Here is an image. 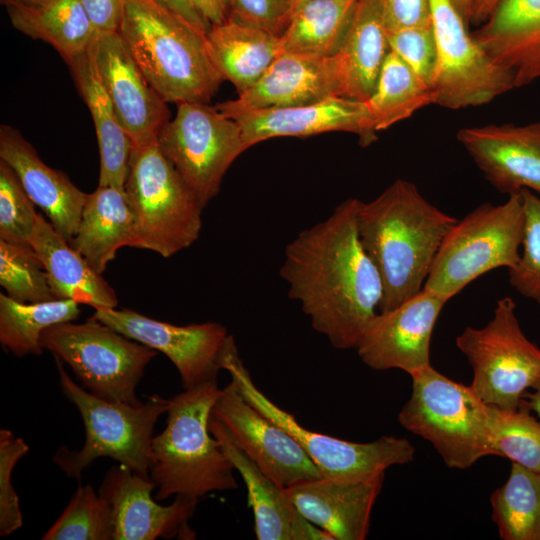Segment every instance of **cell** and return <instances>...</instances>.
Returning a JSON list of instances; mask_svg holds the SVG:
<instances>
[{
  "label": "cell",
  "mask_w": 540,
  "mask_h": 540,
  "mask_svg": "<svg viewBox=\"0 0 540 540\" xmlns=\"http://www.w3.org/2000/svg\"><path fill=\"white\" fill-rule=\"evenodd\" d=\"M357 198L341 202L324 220L300 231L286 246L280 276L312 328L336 349H355L379 312L380 273L358 233Z\"/></svg>",
  "instance_id": "cell-1"
},
{
  "label": "cell",
  "mask_w": 540,
  "mask_h": 540,
  "mask_svg": "<svg viewBox=\"0 0 540 540\" xmlns=\"http://www.w3.org/2000/svg\"><path fill=\"white\" fill-rule=\"evenodd\" d=\"M457 220L404 179L395 180L375 199L360 201L359 238L383 282L379 311L391 310L422 290L436 254Z\"/></svg>",
  "instance_id": "cell-2"
},
{
  "label": "cell",
  "mask_w": 540,
  "mask_h": 540,
  "mask_svg": "<svg viewBox=\"0 0 540 540\" xmlns=\"http://www.w3.org/2000/svg\"><path fill=\"white\" fill-rule=\"evenodd\" d=\"M118 33L166 103H208L224 81L205 35L156 0H126Z\"/></svg>",
  "instance_id": "cell-3"
},
{
  "label": "cell",
  "mask_w": 540,
  "mask_h": 540,
  "mask_svg": "<svg viewBox=\"0 0 540 540\" xmlns=\"http://www.w3.org/2000/svg\"><path fill=\"white\" fill-rule=\"evenodd\" d=\"M217 380L184 389L169 399L165 429L152 438L149 476L157 500L200 499L238 489L234 467L209 431Z\"/></svg>",
  "instance_id": "cell-4"
},
{
  "label": "cell",
  "mask_w": 540,
  "mask_h": 540,
  "mask_svg": "<svg viewBox=\"0 0 540 540\" xmlns=\"http://www.w3.org/2000/svg\"><path fill=\"white\" fill-rule=\"evenodd\" d=\"M54 359L62 393L77 407L85 428V442L80 450L59 447L53 457L57 466L66 476L79 481L93 461L110 457L150 478L153 429L159 417L167 412L169 399L154 394L139 405L102 399L76 384L63 362Z\"/></svg>",
  "instance_id": "cell-5"
},
{
  "label": "cell",
  "mask_w": 540,
  "mask_h": 540,
  "mask_svg": "<svg viewBox=\"0 0 540 540\" xmlns=\"http://www.w3.org/2000/svg\"><path fill=\"white\" fill-rule=\"evenodd\" d=\"M124 190L135 217L137 248L168 258L199 238L204 207L157 139L132 145Z\"/></svg>",
  "instance_id": "cell-6"
},
{
  "label": "cell",
  "mask_w": 540,
  "mask_h": 540,
  "mask_svg": "<svg viewBox=\"0 0 540 540\" xmlns=\"http://www.w3.org/2000/svg\"><path fill=\"white\" fill-rule=\"evenodd\" d=\"M412 393L398 414L402 427L433 445L444 463L466 469L496 456L488 429V404L472 389L431 365L410 375Z\"/></svg>",
  "instance_id": "cell-7"
},
{
  "label": "cell",
  "mask_w": 540,
  "mask_h": 540,
  "mask_svg": "<svg viewBox=\"0 0 540 540\" xmlns=\"http://www.w3.org/2000/svg\"><path fill=\"white\" fill-rule=\"evenodd\" d=\"M219 365L228 371L231 381L249 403L302 447L322 478L359 481L414 459L415 448L406 438L382 436L370 442H353L305 428L256 386L231 334L222 349Z\"/></svg>",
  "instance_id": "cell-8"
},
{
  "label": "cell",
  "mask_w": 540,
  "mask_h": 540,
  "mask_svg": "<svg viewBox=\"0 0 540 540\" xmlns=\"http://www.w3.org/2000/svg\"><path fill=\"white\" fill-rule=\"evenodd\" d=\"M524 225L520 192L499 205H479L457 220L445 236L424 288L450 300L483 274L514 267L521 254Z\"/></svg>",
  "instance_id": "cell-9"
},
{
  "label": "cell",
  "mask_w": 540,
  "mask_h": 540,
  "mask_svg": "<svg viewBox=\"0 0 540 540\" xmlns=\"http://www.w3.org/2000/svg\"><path fill=\"white\" fill-rule=\"evenodd\" d=\"M40 343L66 363L81 386L112 402L139 405L136 387L156 350L90 317L46 328Z\"/></svg>",
  "instance_id": "cell-10"
},
{
  "label": "cell",
  "mask_w": 540,
  "mask_h": 540,
  "mask_svg": "<svg viewBox=\"0 0 540 540\" xmlns=\"http://www.w3.org/2000/svg\"><path fill=\"white\" fill-rule=\"evenodd\" d=\"M455 344L473 370L470 386L488 405L518 409L540 377V348L523 333L511 297L499 299L489 322L466 327Z\"/></svg>",
  "instance_id": "cell-11"
},
{
  "label": "cell",
  "mask_w": 540,
  "mask_h": 540,
  "mask_svg": "<svg viewBox=\"0 0 540 540\" xmlns=\"http://www.w3.org/2000/svg\"><path fill=\"white\" fill-rule=\"evenodd\" d=\"M158 144L205 208L232 163L248 148L239 125L204 102H182Z\"/></svg>",
  "instance_id": "cell-12"
},
{
  "label": "cell",
  "mask_w": 540,
  "mask_h": 540,
  "mask_svg": "<svg viewBox=\"0 0 540 540\" xmlns=\"http://www.w3.org/2000/svg\"><path fill=\"white\" fill-rule=\"evenodd\" d=\"M436 65L429 85L433 104L462 109L487 104L515 88L514 75L467 31L451 0H430Z\"/></svg>",
  "instance_id": "cell-13"
},
{
  "label": "cell",
  "mask_w": 540,
  "mask_h": 540,
  "mask_svg": "<svg viewBox=\"0 0 540 540\" xmlns=\"http://www.w3.org/2000/svg\"><path fill=\"white\" fill-rule=\"evenodd\" d=\"M92 318L163 353L177 369L183 389L217 380L219 359L229 337L218 322L184 326L162 322L132 309H95Z\"/></svg>",
  "instance_id": "cell-14"
},
{
  "label": "cell",
  "mask_w": 540,
  "mask_h": 540,
  "mask_svg": "<svg viewBox=\"0 0 540 540\" xmlns=\"http://www.w3.org/2000/svg\"><path fill=\"white\" fill-rule=\"evenodd\" d=\"M448 301L423 287L399 306L379 311L359 338L358 356L380 371L400 369L411 375L430 366L433 330Z\"/></svg>",
  "instance_id": "cell-15"
},
{
  "label": "cell",
  "mask_w": 540,
  "mask_h": 540,
  "mask_svg": "<svg viewBox=\"0 0 540 540\" xmlns=\"http://www.w3.org/2000/svg\"><path fill=\"white\" fill-rule=\"evenodd\" d=\"M211 417L269 477L283 487L322 478L302 447L249 403L231 381L217 397Z\"/></svg>",
  "instance_id": "cell-16"
},
{
  "label": "cell",
  "mask_w": 540,
  "mask_h": 540,
  "mask_svg": "<svg viewBox=\"0 0 540 540\" xmlns=\"http://www.w3.org/2000/svg\"><path fill=\"white\" fill-rule=\"evenodd\" d=\"M88 53L132 145L157 139L170 121V111L139 69L120 34L98 33Z\"/></svg>",
  "instance_id": "cell-17"
},
{
  "label": "cell",
  "mask_w": 540,
  "mask_h": 540,
  "mask_svg": "<svg viewBox=\"0 0 540 540\" xmlns=\"http://www.w3.org/2000/svg\"><path fill=\"white\" fill-rule=\"evenodd\" d=\"M156 488L143 477L120 464L109 469L98 493L109 503L114 524L113 540L194 539L189 528L199 499L176 496L163 506L154 501Z\"/></svg>",
  "instance_id": "cell-18"
},
{
  "label": "cell",
  "mask_w": 540,
  "mask_h": 540,
  "mask_svg": "<svg viewBox=\"0 0 540 540\" xmlns=\"http://www.w3.org/2000/svg\"><path fill=\"white\" fill-rule=\"evenodd\" d=\"M225 116L239 125L247 148L275 137L337 131L357 135L363 146L377 139L366 102L340 96L305 105L242 110Z\"/></svg>",
  "instance_id": "cell-19"
},
{
  "label": "cell",
  "mask_w": 540,
  "mask_h": 540,
  "mask_svg": "<svg viewBox=\"0 0 540 540\" xmlns=\"http://www.w3.org/2000/svg\"><path fill=\"white\" fill-rule=\"evenodd\" d=\"M334 96L344 97L337 54L319 57L282 52L252 87L215 107L227 115L242 110L305 105Z\"/></svg>",
  "instance_id": "cell-20"
},
{
  "label": "cell",
  "mask_w": 540,
  "mask_h": 540,
  "mask_svg": "<svg viewBox=\"0 0 540 540\" xmlns=\"http://www.w3.org/2000/svg\"><path fill=\"white\" fill-rule=\"evenodd\" d=\"M457 140L499 192L528 189L540 194V120L465 127Z\"/></svg>",
  "instance_id": "cell-21"
},
{
  "label": "cell",
  "mask_w": 540,
  "mask_h": 540,
  "mask_svg": "<svg viewBox=\"0 0 540 540\" xmlns=\"http://www.w3.org/2000/svg\"><path fill=\"white\" fill-rule=\"evenodd\" d=\"M209 431L238 471L247 488L258 540H333L295 507L286 487L269 477L232 440L224 425L210 416Z\"/></svg>",
  "instance_id": "cell-22"
},
{
  "label": "cell",
  "mask_w": 540,
  "mask_h": 540,
  "mask_svg": "<svg viewBox=\"0 0 540 540\" xmlns=\"http://www.w3.org/2000/svg\"><path fill=\"white\" fill-rule=\"evenodd\" d=\"M385 473L359 481L318 478L286 487L298 511L333 540L366 539Z\"/></svg>",
  "instance_id": "cell-23"
},
{
  "label": "cell",
  "mask_w": 540,
  "mask_h": 540,
  "mask_svg": "<svg viewBox=\"0 0 540 540\" xmlns=\"http://www.w3.org/2000/svg\"><path fill=\"white\" fill-rule=\"evenodd\" d=\"M0 160L13 169L29 198L42 209L53 227L70 241L79 226L88 194L64 172L42 161L30 142L6 124L0 126Z\"/></svg>",
  "instance_id": "cell-24"
},
{
  "label": "cell",
  "mask_w": 540,
  "mask_h": 540,
  "mask_svg": "<svg viewBox=\"0 0 540 540\" xmlns=\"http://www.w3.org/2000/svg\"><path fill=\"white\" fill-rule=\"evenodd\" d=\"M471 35L514 75L515 88L540 79V0H500Z\"/></svg>",
  "instance_id": "cell-25"
},
{
  "label": "cell",
  "mask_w": 540,
  "mask_h": 540,
  "mask_svg": "<svg viewBox=\"0 0 540 540\" xmlns=\"http://www.w3.org/2000/svg\"><path fill=\"white\" fill-rule=\"evenodd\" d=\"M30 246L41 260L57 299H70L94 309L117 307L114 289L40 214Z\"/></svg>",
  "instance_id": "cell-26"
},
{
  "label": "cell",
  "mask_w": 540,
  "mask_h": 540,
  "mask_svg": "<svg viewBox=\"0 0 540 540\" xmlns=\"http://www.w3.org/2000/svg\"><path fill=\"white\" fill-rule=\"evenodd\" d=\"M69 243L100 274L120 248H137L135 217L125 190L98 185L88 194Z\"/></svg>",
  "instance_id": "cell-27"
},
{
  "label": "cell",
  "mask_w": 540,
  "mask_h": 540,
  "mask_svg": "<svg viewBox=\"0 0 540 540\" xmlns=\"http://www.w3.org/2000/svg\"><path fill=\"white\" fill-rule=\"evenodd\" d=\"M2 5L15 29L51 45L67 64L98 34L81 0H7Z\"/></svg>",
  "instance_id": "cell-28"
},
{
  "label": "cell",
  "mask_w": 540,
  "mask_h": 540,
  "mask_svg": "<svg viewBox=\"0 0 540 540\" xmlns=\"http://www.w3.org/2000/svg\"><path fill=\"white\" fill-rule=\"evenodd\" d=\"M205 43L215 68L238 94L252 87L282 53L279 36L231 17L212 25Z\"/></svg>",
  "instance_id": "cell-29"
},
{
  "label": "cell",
  "mask_w": 540,
  "mask_h": 540,
  "mask_svg": "<svg viewBox=\"0 0 540 540\" xmlns=\"http://www.w3.org/2000/svg\"><path fill=\"white\" fill-rule=\"evenodd\" d=\"M387 30L378 0H357L337 55L344 82V97L366 101L375 88L389 53Z\"/></svg>",
  "instance_id": "cell-30"
},
{
  "label": "cell",
  "mask_w": 540,
  "mask_h": 540,
  "mask_svg": "<svg viewBox=\"0 0 540 540\" xmlns=\"http://www.w3.org/2000/svg\"><path fill=\"white\" fill-rule=\"evenodd\" d=\"M76 87L92 116L99 155V186L124 189L132 143L102 86L88 50L68 63Z\"/></svg>",
  "instance_id": "cell-31"
},
{
  "label": "cell",
  "mask_w": 540,
  "mask_h": 540,
  "mask_svg": "<svg viewBox=\"0 0 540 540\" xmlns=\"http://www.w3.org/2000/svg\"><path fill=\"white\" fill-rule=\"evenodd\" d=\"M357 0H309L293 11L280 37L282 52L328 57L340 50Z\"/></svg>",
  "instance_id": "cell-32"
},
{
  "label": "cell",
  "mask_w": 540,
  "mask_h": 540,
  "mask_svg": "<svg viewBox=\"0 0 540 540\" xmlns=\"http://www.w3.org/2000/svg\"><path fill=\"white\" fill-rule=\"evenodd\" d=\"M79 303L56 299L42 303H21L0 294V343L18 357L40 355L43 331L58 323L71 322L80 314Z\"/></svg>",
  "instance_id": "cell-33"
},
{
  "label": "cell",
  "mask_w": 540,
  "mask_h": 540,
  "mask_svg": "<svg viewBox=\"0 0 540 540\" xmlns=\"http://www.w3.org/2000/svg\"><path fill=\"white\" fill-rule=\"evenodd\" d=\"M492 520L504 540H540V472L512 462L491 495Z\"/></svg>",
  "instance_id": "cell-34"
},
{
  "label": "cell",
  "mask_w": 540,
  "mask_h": 540,
  "mask_svg": "<svg viewBox=\"0 0 540 540\" xmlns=\"http://www.w3.org/2000/svg\"><path fill=\"white\" fill-rule=\"evenodd\" d=\"M365 102L379 132L433 104V98L429 86L390 50Z\"/></svg>",
  "instance_id": "cell-35"
},
{
  "label": "cell",
  "mask_w": 540,
  "mask_h": 540,
  "mask_svg": "<svg viewBox=\"0 0 540 540\" xmlns=\"http://www.w3.org/2000/svg\"><path fill=\"white\" fill-rule=\"evenodd\" d=\"M488 429L496 456L540 472V422L528 413V408L488 405Z\"/></svg>",
  "instance_id": "cell-36"
},
{
  "label": "cell",
  "mask_w": 540,
  "mask_h": 540,
  "mask_svg": "<svg viewBox=\"0 0 540 540\" xmlns=\"http://www.w3.org/2000/svg\"><path fill=\"white\" fill-rule=\"evenodd\" d=\"M109 503L90 485H80L69 503L44 533L43 540H113Z\"/></svg>",
  "instance_id": "cell-37"
},
{
  "label": "cell",
  "mask_w": 540,
  "mask_h": 540,
  "mask_svg": "<svg viewBox=\"0 0 540 540\" xmlns=\"http://www.w3.org/2000/svg\"><path fill=\"white\" fill-rule=\"evenodd\" d=\"M0 285L21 303L56 300L45 268L29 245L0 240Z\"/></svg>",
  "instance_id": "cell-38"
},
{
  "label": "cell",
  "mask_w": 540,
  "mask_h": 540,
  "mask_svg": "<svg viewBox=\"0 0 540 540\" xmlns=\"http://www.w3.org/2000/svg\"><path fill=\"white\" fill-rule=\"evenodd\" d=\"M13 169L0 160V240L29 245L38 215Z\"/></svg>",
  "instance_id": "cell-39"
},
{
  "label": "cell",
  "mask_w": 540,
  "mask_h": 540,
  "mask_svg": "<svg viewBox=\"0 0 540 540\" xmlns=\"http://www.w3.org/2000/svg\"><path fill=\"white\" fill-rule=\"evenodd\" d=\"M524 214L523 251L517 264L508 269L510 285L522 296L540 304V196L520 191Z\"/></svg>",
  "instance_id": "cell-40"
},
{
  "label": "cell",
  "mask_w": 540,
  "mask_h": 540,
  "mask_svg": "<svg viewBox=\"0 0 540 540\" xmlns=\"http://www.w3.org/2000/svg\"><path fill=\"white\" fill-rule=\"evenodd\" d=\"M29 452V446L10 430H0V536H7L22 527L19 497L12 484L17 462Z\"/></svg>",
  "instance_id": "cell-41"
},
{
  "label": "cell",
  "mask_w": 540,
  "mask_h": 540,
  "mask_svg": "<svg viewBox=\"0 0 540 540\" xmlns=\"http://www.w3.org/2000/svg\"><path fill=\"white\" fill-rule=\"evenodd\" d=\"M386 30L390 50L429 86L437 58L432 25Z\"/></svg>",
  "instance_id": "cell-42"
},
{
  "label": "cell",
  "mask_w": 540,
  "mask_h": 540,
  "mask_svg": "<svg viewBox=\"0 0 540 540\" xmlns=\"http://www.w3.org/2000/svg\"><path fill=\"white\" fill-rule=\"evenodd\" d=\"M231 18L279 37L294 10V0H230Z\"/></svg>",
  "instance_id": "cell-43"
},
{
  "label": "cell",
  "mask_w": 540,
  "mask_h": 540,
  "mask_svg": "<svg viewBox=\"0 0 540 540\" xmlns=\"http://www.w3.org/2000/svg\"><path fill=\"white\" fill-rule=\"evenodd\" d=\"M386 29L431 26L430 0H378Z\"/></svg>",
  "instance_id": "cell-44"
},
{
  "label": "cell",
  "mask_w": 540,
  "mask_h": 540,
  "mask_svg": "<svg viewBox=\"0 0 540 540\" xmlns=\"http://www.w3.org/2000/svg\"><path fill=\"white\" fill-rule=\"evenodd\" d=\"M98 33L118 32L126 0H81Z\"/></svg>",
  "instance_id": "cell-45"
},
{
  "label": "cell",
  "mask_w": 540,
  "mask_h": 540,
  "mask_svg": "<svg viewBox=\"0 0 540 540\" xmlns=\"http://www.w3.org/2000/svg\"><path fill=\"white\" fill-rule=\"evenodd\" d=\"M171 12L179 16L199 33L206 36L210 25L195 10L190 0H156Z\"/></svg>",
  "instance_id": "cell-46"
},
{
  "label": "cell",
  "mask_w": 540,
  "mask_h": 540,
  "mask_svg": "<svg viewBox=\"0 0 540 540\" xmlns=\"http://www.w3.org/2000/svg\"><path fill=\"white\" fill-rule=\"evenodd\" d=\"M199 15L210 25H218L231 17L230 0H190Z\"/></svg>",
  "instance_id": "cell-47"
},
{
  "label": "cell",
  "mask_w": 540,
  "mask_h": 540,
  "mask_svg": "<svg viewBox=\"0 0 540 540\" xmlns=\"http://www.w3.org/2000/svg\"><path fill=\"white\" fill-rule=\"evenodd\" d=\"M500 0H474L470 22L482 24L491 15Z\"/></svg>",
  "instance_id": "cell-48"
},
{
  "label": "cell",
  "mask_w": 540,
  "mask_h": 540,
  "mask_svg": "<svg viewBox=\"0 0 540 540\" xmlns=\"http://www.w3.org/2000/svg\"><path fill=\"white\" fill-rule=\"evenodd\" d=\"M531 392H526L523 396L521 405L533 410L540 418V377L530 388Z\"/></svg>",
  "instance_id": "cell-49"
},
{
  "label": "cell",
  "mask_w": 540,
  "mask_h": 540,
  "mask_svg": "<svg viewBox=\"0 0 540 540\" xmlns=\"http://www.w3.org/2000/svg\"><path fill=\"white\" fill-rule=\"evenodd\" d=\"M451 2L461 14L466 24L469 23L474 0H451Z\"/></svg>",
  "instance_id": "cell-50"
},
{
  "label": "cell",
  "mask_w": 540,
  "mask_h": 540,
  "mask_svg": "<svg viewBox=\"0 0 540 540\" xmlns=\"http://www.w3.org/2000/svg\"><path fill=\"white\" fill-rule=\"evenodd\" d=\"M306 1H309V0H294V9Z\"/></svg>",
  "instance_id": "cell-51"
},
{
  "label": "cell",
  "mask_w": 540,
  "mask_h": 540,
  "mask_svg": "<svg viewBox=\"0 0 540 540\" xmlns=\"http://www.w3.org/2000/svg\"><path fill=\"white\" fill-rule=\"evenodd\" d=\"M5 1H7V0H0L1 4L4 3Z\"/></svg>",
  "instance_id": "cell-52"
}]
</instances>
